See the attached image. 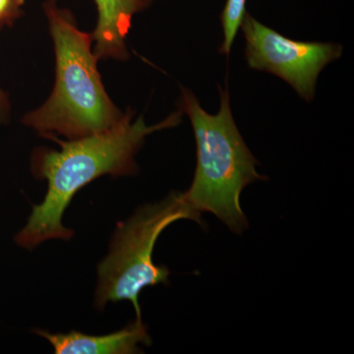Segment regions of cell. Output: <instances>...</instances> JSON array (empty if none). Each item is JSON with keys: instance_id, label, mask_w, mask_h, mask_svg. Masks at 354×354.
Wrapping results in <instances>:
<instances>
[{"instance_id": "obj_2", "label": "cell", "mask_w": 354, "mask_h": 354, "mask_svg": "<svg viewBox=\"0 0 354 354\" xmlns=\"http://www.w3.org/2000/svg\"><path fill=\"white\" fill-rule=\"evenodd\" d=\"M57 62L53 93L43 106L23 118L41 134L68 140L111 129L124 114L114 106L102 85L93 36L81 31L69 11L53 1L44 6Z\"/></svg>"}, {"instance_id": "obj_3", "label": "cell", "mask_w": 354, "mask_h": 354, "mask_svg": "<svg viewBox=\"0 0 354 354\" xmlns=\"http://www.w3.org/2000/svg\"><path fill=\"white\" fill-rule=\"evenodd\" d=\"M221 106L216 114L202 108L190 91L183 88L181 109L187 114L197 147V167L184 199L193 211L211 213L234 234L249 227L241 197L246 186L265 180L258 162L235 123L227 88H220Z\"/></svg>"}, {"instance_id": "obj_1", "label": "cell", "mask_w": 354, "mask_h": 354, "mask_svg": "<svg viewBox=\"0 0 354 354\" xmlns=\"http://www.w3.org/2000/svg\"><path fill=\"white\" fill-rule=\"evenodd\" d=\"M180 120L181 111H178L149 127L143 118L133 120V113H127L106 131L65 142L58 140L59 151L37 150L32 155V172L48 181V191L44 201L32 208L25 227L16 235V243L32 249L48 241L71 239L73 230L65 227L62 218L76 193L99 177L136 174L135 155L146 137L176 127Z\"/></svg>"}, {"instance_id": "obj_10", "label": "cell", "mask_w": 354, "mask_h": 354, "mask_svg": "<svg viewBox=\"0 0 354 354\" xmlns=\"http://www.w3.org/2000/svg\"><path fill=\"white\" fill-rule=\"evenodd\" d=\"M8 99L4 94L3 91L0 90V123L6 118L7 111H8Z\"/></svg>"}, {"instance_id": "obj_9", "label": "cell", "mask_w": 354, "mask_h": 354, "mask_svg": "<svg viewBox=\"0 0 354 354\" xmlns=\"http://www.w3.org/2000/svg\"><path fill=\"white\" fill-rule=\"evenodd\" d=\"M22 4L23 0H0V26L15 18Z\"/></svg>"}, {"instance_id": "obj_4", "label": "cell", "mask_w": 354, "mask_h": 354, "mask_svg": "<svg viewBox=\"0 0 354 354\" xmlns=\"http://www.w3.org/2000/svg\"><path fill=\"white\" fill-rule=\"evenodd\" d=\"M203 225L202 216L193 211L183 192H172L162 201L146 204L121 223L114 232L108 256L97 267L95 304L102 309L109 302H131L137 318H142L139 297L149 286L167 283L171 272L153 260L158 236L177 221Z\"/></svg>"}, {"instance_id": "obj_6", "label": "cell", "mask_w": 354, "mask_h": 354, "mask_svg": "<svg viewBox=\"0 0 354 354\" xmlns=\"http://www.w3.org/2000/svg\"><path fill=\"white\" fill-rule=\"evenodd\" d=\"M44 337L58 354H134L141 353L140 344L151 346L152 339L142 318L122 330L109 335H92L73 332L67 334H51L36 330Z\"/></svg>"}, {"instance_id": "obj_7", "label": "cell", "mask_w": 354, "mask_h": 354, "mask_svg": "<svg viewBox=\"0 0 354 354\" xmlns=\"http://www.w3.org/2000/svg\"><path fill=\"white\" fill-rule=\"evenodd\" d=\"M97 23L93 32L97 59H127V38L135 14L145 9L150 0H95Z\"/></svg>"}, {"instance_id": "obj_5", "label": "cell", "mask_w": 354, "mask_h": 354, "mask_svg": "<svg viewBox=\"0 0 354 354\" xmlns=\"http://www.w3.org/2000/svg\"><path fill=\"white\" fill-rule=\"evenodd\" d=\"M241 28L248 66L283 79L306 102L314 99L321 71L342 57L341 44L286 38L249 13Z\"/></svg>"}, {"instance_id": "obj_8", "label": "cell", "mask_w": 354, "mask_h": 354, "mask_svg": "<svg viewBox=\"0 0 354 354\" xmlns=\"http://www.w3.org/2000/svg\"><path fill=\"white\" fill-rule=\"evenodd\" d=\"M247 0H227L221 15L223 26V41L220 48V53L230 55L235 37L241 27L246 15Z\"/></svg>"}]
</instances>
